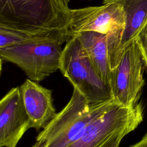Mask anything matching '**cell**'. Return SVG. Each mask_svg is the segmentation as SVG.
<instances>
[{
    "label": "cell",
    "instance_id": "6da1fadb",
    "mask_svg": "<svg viewBox=\"0 0 147 147\" xmlns=\"http://www.w3.org/2000/svg\"><path fill=\"white\" fill-rule=\"evenodd\" d=\"M117 103L113 98L91 103L74 88L67 105L38 134L36 141L43 147H68L82 136L90 123Z\"/></svg>",
    "mask_w": 147,
    "mask_h": 147
},
{
    "label": "cell",
    "instance_id": "7a4b0ae2",
    "mask_svg": "<svg viewBox=\"0 0 147 147\" xmlns=\"http://www.w3.org/2000/svg\"><path fill=\"white\" fill-rule=\"evenodd\" d=\"M69 9L61 0H0V25L30 30L67 29Z\"/></svg>",
    "mask_w": 147,
    "mask_h": 147
},
{
    "label": "cell",
    "instance_id": "3957f363",
    "mask_svg": "<svg viewBox=\"0 0 147 147\" xmlns=\"http://www.w3.org/2000/svg\"><path fill=\"white\" fill-rule=\"evenodd\" d=\"M59 69L63 75L91 103L112 99L109 86L103 80L76 36L63 49Z\"/></svg>",
    "mask_w": 147,
    "mask_h": 147
},
{
    "label": "cell",
    "instance_id": "277c9868",
    "mask_svg": "<svg viewBox=\"0 0 147 147\" xmlns=\"http://www.w3.org/2000/svg\"><path fill=\"white\" fill-rule=\"evenodd\" d=\"M63 44L42 41L1 48V59L16 64L28 79L40 82L59 69Z\"/></svg>",
    "mask_w": 147,
    "mask_h": 147
},
{
    "label": "cell",
    "instance_id": "5b68a950",
    "mask_svg": "<svg viewBox=\"0 0 147 147\" xmlns=\"http://www.w3.org/2000/svg\"><path fill=\"white\" fill-rule=\"evenodd\" d=\"M142 120L141 104L127 107L117 103L90 123L82 136L68 147H100L115 134L133 131Z\"/></svg>",
    "mask_w": 147,
    "mask_h": 147
},
{
    "label": "cell",
    "instance_id": "8992f818",
    "mask_svg": "<svg viewBox=\"0 0 147 147\" xmlns=\"http://www.w3.org/2000/svg\"><path fill=\"white\" fill-rule=\"evenodd\" d=\"M145 64L134 40L125 50L117 66L110 74L109 87L112 98L125 107L137 103L144 84Z\"/></svg>",
    "mask_w": 147,
    "mask_h": 147
},
{
    "label": "cell",
    "instance_id": "52a82bcc",
    "mask_svg": "<svg viewBox=\"0 0 147 147\" xmlns=\"http://www.w3.org/2000/svg\"><path fill=\"white\" fill-rule=\"evenodd\" d=\"M124 25L125 13L119 0H103L100 6L70 9L67 32L70 38L84 32L108 35L117 29H123Z\"/></svg>",
    "mask_w": 147,
    "mask_h": 147
},
{
    "label": "cell",
    "instance_id": "ba28073f",
    "mask_svg": "<svg viewBox=\"0 0 147 147\" xmlns=\"http://www.w3.org/2000/svg\"><path fill=\"white\" fill-rule=\"evenodd\" d=\"M125 13V25L116 34L107 35L110 69L119 64L125 49L133 42L147 21V0H119Z\"/></svg>",
    "mask_w": 147,
    "mask_h": 147
},
{
    "label": "cell",
    "instance_id": "9c48e42d",
    "mask_svg": "<svg viewBox=\"0 0 147 147\" xmlns=\"http://www.w3.org/2000/svg\"><path fill=\"white\" fill-rule=\"evenodd\" d=\"M29 128L20 87H13L0 101V146L16 147Z\"/></svg>",
    "mask_w": 147,
    "mask_h": 147
},
{
    "label": "cell",
    "instance_id": "30bf717a",
    "mask_svg": "<svg viewBox=\"0 0 147 147\" xmlns=\"http://www.w3.org/2000/svg\"><path fill=\"white\" fill-rule=\"evenodd\" d=\"M20 89L30 119V128L37 131L43 129L57 114L53 106L52 91L29 79L25 80Z\"/></svg>",
    "mask_w": 147,
    "mask_h": 147
},
{
    "label": "cell",
    "instance_id": "8fae6325",
    "mask_svg": "<svg viewBox=\"0 0 147 147\" xmlns=\"http://www.w3.org/2000/svg\"><path fill=\"white\" fill-rule=\"evenodd\" d=\"M69 38L65 28L30 30L0 25V48L42 41H57L64 43Z\"/></svg>",
    "mask_w": 147,
    "mask_h": 147
},
{
    "label": "cell",
    "instance_id": "7c38bea8",
    "mask_svg": "<svg viewBox=\"0 0 147 147\" xmlns=\"http://www.w3.org/2000/svg\"><path fill=\"white\" fill-rule=\"evenodd\" d=\"M76 36L103 80L109 86L111 71L107 50V35L96 32H84Z\"/></svg>",
    "mask_w": 147,
    "mask_h": 147
},
{
    "label": "cell",
    "instance_id": "4fadbf2b",
    "mask_svg": "<svg viewBox=\"0 0 147 147\" xmlns=\"http://www.w3.org/2000/svg\"><path fill=\"white\" fill-rule=\"evenodd\" d=\"M147 69V21L135 40Z\"/></svg>",
    "mask_w": 147,
    "mask_h": 147
},
{
    "label": "cell",
    "instance_id": "5bb4252c",
    "mask_svg": "<svg viewBox=\"0 0 147 147\" xmlns=\"http://www.w3.org/2000/svg\"><path fill=\"white\" fill-rule=\"evenodd\" d=\"M129 133L128 131H123L115 134L100 147H119V144L123 138Z\"/></svg>",
    "mask_w": 147,
    "mask_h": 147
},
{
    "label": "cell",
    "instance_id": "9a60e30c",
    "mask_svg": "<svg viewBox=\"0 0 147 147\" xmlns=\"http://www.w3.org/2000/svg\"><path fill=\"white\" fill-rule=\"evenodd\" d=\"M129 147H147V133L140 141Z\"/></svg>",
    "mask_w": 147,
    "mask_h": 147
},
{
    "label": "cell",
    "instance_id": "2e32d148",
    "mask_svg": "<svg viewBox=\"0 0 147 147\" xmlns=\"http://www.w3.org/2000/svg\"><path fill=\"white\" fill-rule=\"evenodd\" d=\"M32 147H43V145L38 141H36V143Z\"/></svg>",
    "mask_w": 147,
    "mask_h": 147
},
{
    "label": "cell",
    "instance_id": "e0dca14e",
    "mask_svg": "<svg viewBox=\"0 0 147 147\" xmlns=\"http://www.w3.org/2000/svg\"><path fill=\"white\" fill-rule=\"evenodd\" d=\"M66 6H68V3L69 2V1L70 0H61Z\"/></svg>",
    "mask_w": 147,
    "mask_h": 147
},
{
    "label": "cell",
    "instance_id": "ac0fdd59",
    "mask_svg": "<svg viewBox=\"0 0 147 147\" xmlns=\"http://www.w3.org/2000/svg\"><path fill=\"white\" fill-rule=\"evenodd\" d=\"M88 1H90V0H88Z\"/></svg>",
    "mask_w": 147,
    "mask_h": 147
}]
</instances>
